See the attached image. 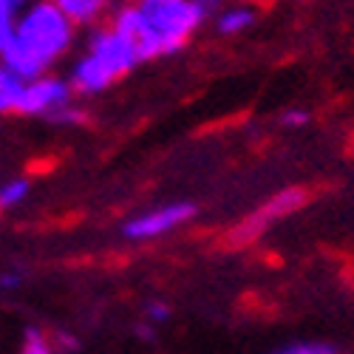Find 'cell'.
<instances>
[{
	"mask_svg": "<svg viewBox=\"0 0 354 354\" xmlns=\"http://www.w3.org/2000/svg\"><path fill=\"white\" fill-rule=\"evenodd\" d=\"M17 3H23V0H17Z\"/></svg>",
	"mask_w": 354,
	"mask_h": 354,
	"instance_id": "cell-22",
	"label": "cell"
},
{
	"mask_svg": "<svg viewBox=\"0 0 354 354\" xmlns=\"http://www.w3.org/2000/svg\"><path fill=\"white\" fill-rule=\"evenodd\" d=\"M0 283H3L6 289H12V286H17V283H20V278H17V275H3V281H0Z\"/></svg>",
	"mask_w": 354,
	"mask_h": 354,
	"instance_id": "cell-21",
	"label": "cell"
},
{
	"mask_svg": "<svg viewBox=\"0 0 354 354\" xmlns=\"http://www.w3.org/2000/svg\"><path fill=\"white\" fill-rule=\"evenodd\" d=\"M136 6L147 17V23L156 28V35L165 40L167 54L179 51L204 20L190 0H139Z\"/></svg>",
	"mask_w": 354,
	"mask_h": 354,
	"instance_id": "cell-2",
	"label": "cell"
},
{
	"mask_svg": "<svg viewBox=\"0 0 354 354\" xmlns=\"http://www.w3.org/2000/svg\"><path fill=\"white\" fill-rule=\"evenodd\" d=\"M26 193H28V185L20 179V182H12V185H6L3 190H0V207H15L17 201H23L26 198Z\"/></svg>",
	"mask_w": 354,
	"mask_h": 354,
	"instance_id": "cell-16",
	"label": "cell"
},
{
	"mask_svg": "<svg viewBox=\"0 0 354 354\" xmlns=\"http://www.w3.org/2000/svg\"><path fill=\"white\" fill-rule=\"evenodd\" d=\"M51 3L60 9L74 26H88V23H94L102 9L108 6V0H51Z\"/></svg>",
	"mask_w": 354,
	"mask_h": 354,
	"instance_id": "cell-10",
	"label": "cell"
},
{
	"mask_svg": "<svg viewBox=\"0 0 354 354\" xmlns=\"http://www.w3.org/2000/svg\"><path fill=\"white\" fill-rule=\"evenodd\" d=\"M17 0H0V54L12 43L17 28Z\"/></svg>",
	"mask_w": 354,
	"mask_h": 354,
	"instance_id": "cell-12",
	"label": "cell"
},
{
	"mask_svg": "<svg viewBox=\"0 0 354 354\" xmlns=\"http://www.w3.org/2000/svg\"><path fill=\"white\" fill-rule=\"evenodd\" d=\"M0 66H3L6 71H12L20 82H32V80L43 77L46 68H48L40 57L35 51H28L17 37H12V43L3 48V54H0Z\"/></svg>",
	"mask_w": 354,
	"mask_h": 354,
	"instance_id": "cell-8",
	"label": "cell"
},
{
	"mask_svg": "<svg viewBox=\"0 0 354 354\" xmlns=\"http://www.w3.org/2000/svg\"><path fill=\"white\" fill-rule=\"evenodd\" d=\"M71 82L80 94H100L113 82V77L105 71V66L100 60H94L91 54L82 57V60L74 66V74H71Z\"/></svg>",
	"mask_w": 354,
	"mask_h": 354,
	"instance_id": "cell-9",
	"label": "cell"
},
{
	"mask_svg": "<svg viewBox=\"0 0 354 354\" xmlns=\"http://www.w3.org/2000/svg\"><path fill=\"white\" fill-rule=\"evenodd\" d=\"M15 37L28 51H35L46 66H51L57 57L66 54V48L71 46L74 23L57 9L51 0H40V3H35L17 20Z\"/></svg>",
	"mask_w": 354,
	"mask_h": 354,
	"instance_id": "cell-1",
	"label": "cell"
},
{
	"mask_svg": "<svg viewBox=\"0 0 354 354\" xmlns=\"http://www.w3.org/2000/svg\"><path fill=\"white\" fill-rule=\"evenodd\" d=\"M71 88L68 82L57 80V77H37L32 82H23L20 100L15 105L17 113H54L68 105Z\"/></svg>",
	"mask_w": 354,
	"mask_h": 354,
	"instance_id": "cell-5",
	"label": "cell"
},
{
	"mask_svg": "<svg viewBox=\"0 0 354 354\" xmlns=\"http://www.w3.org/2000/svg\"><path fill=\"white\" fill-rule=\"evenodd\" d=\"M147 317H151V320H167L170 317V312H167V306L165 304H151V306H147Z\"/></svg>",
	"mask_w": 354,
	"mask_h": 354,
	"instance_id": "cell-20",
	"label": "cell"
},
{
	"mask_svg": "<svg viewBox=\"0 0 354 354\" xmlns=\"http://www.w3.org/2000/svg\"><path fill=\"white\" fill-rule=\"evenodd\" d=\"M306 122H309V111H304V108H295V111H286L283 113V125L286 128H301Z\"/></svg>",
	"mask_w": 354,
	"mask_h": 354,
	"instance_id": "cell-18",
	"label": "cell"
},
{
	"mask_svg": "<svg viewBox=\"0 0 354 354\" xmlns=\"http://www.w3.org/2000/svg\"><path fill=\"white\" fill-rule=\"evenodd\" d=\"M88 54H91L94 60H100L113 80L125 77L139 63L133 48L128 46V40L116 35L113 28H102V32H97L91 40H88Z\"/></svg>",
	"mask_w": 354,
	"mask_h": 354,
	"instance_id": "cell-6",
	"label": "cell"
},
{
	"mask_svg": "<svg viewBox=\"0 0 354 354\" xmlns=\"http://www.w3.org/2000/svg\"><path fill=\"white\" fill-rule=\"evenodd\" d=\"M304 204H306V190H304V187H286V190H281V193L272 196L270 201H263L255 213H250L241 224H235V227L230 230V235H227V244H230V247H247V244H252V241L261 239V235L267 232L275 221L286 218V216L295 213V210H301Z\"/></svg>",
	"mask_w": 354,
	"mask_h": 354,
	"instance_id": "cell-3",
	"label": "cell"
},
{
	"mask_svg": "<svg viewBox=\"0 0 354 354\" xmlns=\"http://www.w3.org/2000/svg\"><path fill=\"white\" fill-rule=\"evenodd\" d=\"M190 3L201 12V17H207L210 12H216V9L221 6V0H190Z\"/></svg>",
	"mask_w": 354,
	"mask_h": 354,
	"instance_id": "cell-19",
	"label": "cell"
},
{
	"mask_svg": "<svg viewBox=\"0 0 354 354\" xmlns=\"http://www.w3.org/2000/svg\"><path fill=\"white\" fill-rule=\"evenodd\" d=\"M20 354H51V346H48V340H46V335H43V332L28 329V332H26L23 351H20Z\"/></svg>",
	"mask_w": 354,
	"mask_h": 354,
	"instance_id": "cell-14",
	"label": "cell"
},
{
	"mask_svg": "<svg viewBox=\"0 0 354 354\" xmlns=\"http://www.w3.org/2000/svg\"><path fill=\"white\" fill-rule=\"evenodd\" d=\"M275 354H337V348L329 343H295V346H286Z\"/></svg>",
	"mask_w": 354,
	"mask_h": 354,
	"instance_id": "cell-15",
	"label": "cell"
},
{
	"mask_svg": "<svg viewBox=\"0 0 354 354\" xmlns=\"http://www.w3.org/2000/svg\"><path fill=\"white\" fill-rule=\"evenodd\" d=\"M252 12L250 9H244V6H239V9H227L221 17H218V32L221 35H239V32H244L247 26H252Z\"/></svg>",
	"mask_w": 354,
	"mask_h": 354,
	"instance_id": "cell-13",
	"label": "cell"
},
{
	"mask_svg": "<svg viewBox=\"0 0 354 354\" xmlns=\"http://www.w3.org/2000/svg\"><path fill=\"white\" fill-rule=\"evenodd\" d=\"M48 120H51V122H68V125H80V122H85V113H82V111H77V108H71V105H66V108H60V111L48 113Z\"/></svg>",
	"mask_w": 354,
	"mask_h": 354,
	"instance_id": "cell-17",
	"label": "cell"
},
{
	"mask_svg": "<svg viewBox=\"0 0 354 354\" xmlns=\"http://www.w3.org/2000/svg\"><path fill=\"white\" fill-rule=\"evenodd\" d=\"M20 91H23V82L12 71H6L3 66H0V113L15 111V105L20 100Z\"/></svg>",
	"mask_w": 354,
	"mask_h": 354,
	"instance_id": "cell-11",
	"label": "cell"
},
{
	"mask_svg": "<svg viewBox=\"0 0 354 354\" xmlns=\"http://www.w3.org/2000/svg\"><path fill=\"white\" fill-rule=\"evenodd\" d=\"M113 32L125 37L133 48L136 60H153V57L167 54L165 40L156 35V28L147 23V17L139 12V6H122L113 15Z\"/></svg>",
	"mask_w": 354,
	"mask_h": 354,
	"instance_id": "cell-4",
	"label": "cell"
},
{
	"mask_svg": "<svg viewBox=\"0 0 354 354\" xmlns=\"http://www.w3.org/2000/svg\"><path fill=\"white\" fill-rule=\"evenodd\" d=\"M193 216H196L193 204H170V207L145 213V216L128 221L125 224V235H128V239H156V235H165L173 227L190 221Z\"/></svg>",
	"mask_w": 354,
	"mask_h": 354,
	"instance_id": "cell-7",
	"label": "cell"
}]
</instances>
